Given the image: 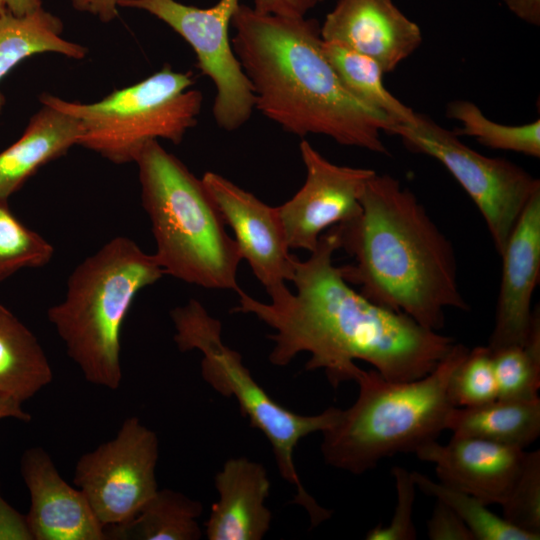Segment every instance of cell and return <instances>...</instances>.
I'll use <instances>...</instances> for the list:
<instances>
[{
    "instance_id": "1",
    "label": "cell",
    "mask_w": 540,
    "mask_h": 540,
    "mask_svg": "<svg viewBox=\"0 0 540 540\" xmlns=\"http://www.w3.org/2000/svg\"><path fill=\"white\" fill-rule=\"evenodd\" d=\"M337 250L333 226L306 260L294 257L290 282L295 292L285 284L267 292L269 302H261L240 289L231 312L254 315L273 330L268 336L273 342L271 364L286 366L298 354L309 353L305 370H323L335 389L353 380L355 360L369 363L392 382L429 374L454 339L362 295L334 265Z\"/></svg>"
},
{
    "instance_id": "2",
    "label": "cell",
    "mask_w": 540,
    "mask_h": 540,
    "mask_svg": "<svg viewBox=\"0 0 540 540\" xmlns=\"http://www.w3.org/2000/svg\"><path fill=\"white\" fill-rule=\"evenodd\" d=\"M360 203L356 218L334 226L339 249L352 259L338 266L346 282L434 331L443 328L447 308L469 309L453 245L413 191L375 173Z\"/></svg>"
},
{
    "instance_id": "3",
    "label": "cell",
    "mask_w": 540,
    "mask_h": 540,
    "mask_svg": "<svg viewBox=\"0 0 540 540\" xmlns=\"http://www.w3.org/2000/svg\"><path fill=\"white\" fill-rule=\"evenodd\" d=\"M231 26L254 107L266 118L299 137L324 135L340 145L389 153L381 134L395 123L344 88L323 52L317 20L239 4Z\"/></svg>"
},
{
    "instance_id": "4",
    "label": "cell",
    "mask_w": 540,
    "mask_h": 540,
    "mask_svg": "<svg viewBox=\"0 0 540 540\" xmlns=\"http://www.w3.org/2000/svg\"><path fill=\"white\" fill-rule=\"evenodd\" d=\"M468 351L455 342L429 374L406 382L388 381L376 370L358 367L353 376L359 386L356 401L322 432L325 463L360 475L385 458L414 453L436 441L455 407L451 377Z\"/></svg>"
},
{
    "instance_id": "5",
    "label": "cell",
    "mask_w": 540,
    "mask_h": 540,
    "mask_svg": "<svg viewBox=\"0 0 540 540\" xmlns=\"http://www.w3.org/2000/svg\"><path fill=\"white\" fill-rule=\"evenodd\" d=\"M135 163L156 243L154 255L164 275L238 292L242 258L202 179L158 140L147 143Z\"/></svg>"
},
{
    "instance_id": "6",
    "label": "cell",
    "mask_w": 540,
    "mask_h": 540,
    "mask_svg": "<svg viewBox=\"0 0 540 540\" xmlns=\"http://www.w3.org/2000/svg\"><path fill=\"white\" fill-rule=\"evenodd\" d=\"M162 276L156 256L124 236L112 238L72 271L64 299L47 317L88 382L119 388L123 323L137 294Z\"/></svg>"
},
{
    "instance_id": "7",
    "label": "cell",
    "mask_w": 540,
    "mask_h": 540,
    "mask_svg": "<svg viewBox=\"0 0 540 540\" xmlns=\"http://www.w3.org/2000/svg\"><path fill=\"white\" fill-rule=\"evenodd\" d=\"M174 342L181 352L202 354L201 376L217 393L238 403L241 414L269 441L282 478L295 488L293 502L303 507L311 527L328 520L332 511L307 492L294 461L298 443L306 436L329 429L340 408L329 407L316 415L297 414L276 402L253 378L239 352L222 338V324L196 299L170 311Z\"/></svg>"
},
{
    "instance_id": "8",
    "label": "cell",
    "mask_w": 540,
    "mask_h": 540,
    "mask_svg": "<svg viewBox=\"0 0 540 540\" xmlns=\"http://www.w3.org/2000/svg\"><path fill=\"white\" fill-rule=\"evenodd\" d=\"M192 72H177L168 64L144 80L115 90L94 103L67 101L42 93L40 102L77 118L83 134L78 145L114 164L136 161L153 140L182 142L197 124L203 96Z\"/></svg>"
},
{
    "instance_id": "9",
    "label": "cell",
    "mask_w": 540,
    "mask_h": 540,
    "mask_svg": "<svg viewBox=\"0 0 540 540\" xmlns=\"http://www.w3.org/2000/svg\"><path fill=\"white\" fill-rule=\"evenodd\" d=\"M389 134L401 138L407 150L439 161L461 185L484 218L498 255L540 181L504 158L487 157L461 142L458 135L428 115L417 113L411 123H397Z\"/></svg>"
},
{
    "instance_id": "10",
    "label": "cell",
    "mask_w": 540,
    "mask_h": 540,
    "mask_svg": "<svg viewBox=\"0 0 540 540\" xmlns=\"http://www.w3.org/2000/svg\"><path fill=\"white\" fill-rule=\"evenodd\" d=\"M239 0H218L206 8L176 0H122L119 7L146 11L167 24L193 49L197 66L215 86L212 106L218 127L235 131L250 119L254 94L233 50L229 29Z\"/></svg>"
},
{
    "instance_id": "11",
    "label": "cell",
    "mask_w": 540,
    "mask_h": 540,
    "mask_svg": "<svg viewBox=\"0 0 540 540\" xmlns=\"http://www.w3.org/2000/svg\"><path fill=\"white\" fill-rule=\"evenodd\" d=\"M159 458L157 434L138 417H128L114 438L83 454L73 483L106 528L133 518L155 495Z\"/></svg>"
},
{
    "instance_id": "12",
    "label": "cell",
    "mask_w": 540,
    "mask_h": 540,
    "mask_svg": "<svg viewBox=\"0 0 540 540\" xmlns=\"http://www.w3.org/2000/svg\"><path fill=\"white\" fill-rule=\"evenodd\" d=\"M299 151L306 168L305 182L276 208L289 249L311 253L324 232L361 213V195L376 172L334 164L306 140L300 142Z\"/></svg>"
},
{
    "instance_id": "13",
    "label": "cell",
    "mask_w": 540,
    "mask_h": 540,
    "mask_svg": "<svg viewBox=\"0 0 540 540\" xmlns=\"http://www.w3.org/2000/svg\"><path fill=\"white\" fill-rule=\"evenodd\" d=\"M201 179L232 229L242 260L266 291L290 282L295 256L289 252L277 208L218 173L207 171Z\"/></svg>"
},
{
    "instance_id": "14",
    "label": "cell",
    "mask_w": 540,
    "mask_h": 540,
    "mask_svg": "<svg viewBox=\"0 0 540 540\" xmlns=\"http://www.w3.org/2000/svg\"><path fill=\"white\" fill-rule=\"evenodd\" d=\"M502 273L490 351L524 345L534 319L531 309L540 279V190L525 206L500 254Z\"/></svg>"
},
{
    "instance_id": "15",
    "label": "cell",
    "mask_w": 540,
    "mask_h": 540,
    "mask_svg": "<svg viewBox=\"0 0 540 540\" xmlns=\"http://www.w3.org/2000/svg\"><path fill=\"white\" fill-rule=\"evenodd\" d=\"M324 41L339 43L394 71L421 45L423 35L392 0H338L320 26Z\"/></svg>"
},
{
    "instance_id": "16",
    "label": "cell",
    "mask_w": 540,
    "mask_h": 540,
    "mask_svg": "<svg viewBox=\"0 0 540 540\" xmlns=\"http://www.w3.org/2000/svg\"><path fill=\"white\" fill-rule=\"evenodd\" d=\"M20 472L30 494L25 516L34 540H107L105 527L79 488L70 486L41 447L25 450Z\"/></svg>"
},
{
    "instance_id": "17",
    "label": "cell",
    "mask_w": 540,
    "mask_h": 540,
    "mask_svg": "<svg viewBox=\"0 0 540 540\" xmlns=\"http://www.w3.org/2000/svg\"><path fill=\"white\" fill-rule=\"evenodd\" d=\"M434 463L441 483L466 492L486 505H502L525 461L526 451L473 437H454L446 445L432 441L415 452Z\"/></svg>"
},
{
    "instance_id": "18",
    "label": "cell",
    "mask_w": 540,
    "mask_h": 540,
    "mask_svg": "<svg viewBox=\"0 0 540 540\" xmlns=\"http://www.w3.org/2000/svg\"><path fill=\"white\" fill-rule=\"evenodd\" d=\"M214 485L219 499L204 524L207 539H263L272 523L266 506L271 483L265 467L246 457L230 458L216 473Z\"/></svg>"
},
{
    "instance_id": "19",
    "label": "cell",
    "mask_w": 540,
    "mask_h": 540,
    "mask_svg": "<svg viewBox=\"0 0 540 540\" xmlns=\"http://www.w3.org/2000/svg\"><path fill=\"white\" fill-rule=\"evenodd\" d=\"M22 134L0 152V200L8 201L42 166L78 145L83 134L80 121L42 104Z\"/></svg>"
},
{
    "instance_id": "20",
    "label": "cell",
    "mask_w": 540,
    "mask_h": 540,
    "mask_svg": "<svg viewBox=\"0 0 540 540\" xmlns=\"http://www.w3.org/2000/svg\"><path fill=\"white\" fill-rule=\"evenodd\" d=\"M447 429L454 437L480 438L524 449L540 435V398H496L473 407H454Z\"/></svg>"
},
{
    "instance_id": "21",
    "label": "cell",
    "mask_w": 540,
    "mask_h": 540,
    "mask_svg": "<svg viewBox=\"0 0 540 540\" xmlns=\"http://www.w3.org/2000/svg\"><path fill=\"white\" fill-rule=\"evenodd\" d=\"M52 380V367L37 337L0 304V394L23 403Z\"/></svg>"
},
{
    "instance_id": "22",
    "label": "cell",
    "mask_w": 540,
    "mask_h": 540,
    "mask_svg": "<svg viewBox=\"0 0 540 540\" xmlns=\"http://www.w3.org/2000/svg\"><path fill=\"white\" fill-rule=\"evenodd\" d=\"M60 18L43 9L16 16L7 10L0 13V80L24 59L53 52L73 59H83L86 47L62 37ZM4 97L0 93V112Z\"/></svg>"
},
{
    "instance_id": "23",
    "label": "cell",
    "mask_w": 540,
    "mask_h": 540,
    "mask_svg": "<svg viewBox=\"0 0 540 540\" xmlns=\"http://www.w3.org/2000/svg\"><path fill=\"white\" fill-rule=\"evenodd\" d=\"M201 502L181 492L158 489L130 520L105 528L107 539L116 540H198Z\"/></svg>"
},
{
    "instance_id": "24",
    "label": "cell",
    "mask_w": 540,
    "mask_h": 540,
    "mask_svg": "<svg viewBox=\"0 0 540 540\" xmlns=\"http://www.w3.org/2000/svg\"><path fill=\"white\" fill-rule=\"evenodd\" d=\"M322 49L340 82L355 99L395 124L414 120L416 112L384 86L385 73L375 60L335 42L323 40Z\"/></svg>"
},
{
    "instance_id": "25",
    "label": "cell",
    "mask_w": 540,
    "mask_h": 540,
    "mask_svg": "<svg viewBox=\"0 0 540 540\" xmlns=\"http://www.w3.org/2000/svg\"><path fill=\"white\" fill-rule=\"evenodd\" d=\"M446 116L461 124L457 135L474 137L491 149L512 151L534 158L540 157V120L524 125H504L487 118L481 109L468 100L448 103Z\"/></svg>"
},
{
    "instance_id": "26",
    "label": "cell",
    "mask_w": 540,
    "mask_h": 540,
    "mask_svg": "<svg viewBox=\"0 0 540 540\" xmlns=\"http://www.w3.org/2000/svg\"><path fill=\"white\" fill-rule=\"evenodd\" d=\"M498 397L533 400L540 387V311L535 309L529 337L524 345L491 351Z\"/></svg>"
},
{
    "instance_id": "27",
    "label": "cell",
    "mask_w": 540,
    "mask_h": 540,
    "mask_svg": "<svg viewBox=\"0 0 540 540\" xmlns=\"http://www.w3.org/2000/svg\"><path fill=\"white\" fill-rule=\"evenodd\" d=\"M411 473L416 487L449 506L464 521L475 540L540 539V536L522 531L494 514L478 498L441 482L436 483L419 472Z\"/></svg>"
},
{
    "instance_id": "28",
    "label": "cell",
    "mask_w": 540,
    "mask_h": 540,
    "mask_svg": "<svg viewBox=\"0 0 540 540\" xmlns=\"http://www.w3.org/2000/svg\"><path fill=\"white\" fill-rule=\"evenodd\" d=\"M54 247L25 226L0 200V283L24 268H40L54 256Z\"/></svg>"
},
{
    "instance_id": "29",
    "label": "cell",
    "mask_w": 540,
    "mask_h": 540,
    "mask_svg": "<svg viewBox=\"0 0 540 540\" xmlns=\"http://www.w3.org/2000/svg\"><path fill=\"white\" fill-rule=\"evenodd\" d=\"M449 394L455 407L479 406L498 397L491 351L487 346L469 349L451 377Z\"/></svg>"
},
{
    "instance_id": "30",
    "label": "cell",
    "mask_w": 540,
    "mask_h": 540,
    "mask_svg": "<svg viewBox=\"0 0 540 540\" xmlns=\"http://www.w3.org/2000/svg\"><path fill=\"white\" fill-rule=\"evenodd\" d=\"M501 506L508 523L540 536V450L526 452L522 470Z\"/></svg>"
},
{
    "instance_id": "31",
    "label": "cell",
    "mask_w": 540,
    "mask_h": 540,
    "mask_svg": "<svg viewBox=\"0 0 540 540\" xmlns=\"http://www.w3.org/2000/svg\"><path fill=\"white\" fill-rule=\"evenodd\" d=\"M395 479L397 504L387 526L377 525L366 534L368 540H414L416 528L412 520L416 485L412 473L395 466L391 470Z\"/></svg>"
},
{
    "instance_id": "32",
    "label": "cell",
    "mask_w": 540,
    "mask_h": 540,
    "mask_svg": "<svg viewBox=\"0 0 540 540\" xmlns=\"http://www.w3.org/2000/svg\"><path fill=\"white\" fill-rule=\"evenodd\" d=\"M427 532L431 540H475L464 521L440 500L427 521Z\"/></svg>"
},
{
    "instance_id": "33",
    "label": "cell",
    "mask_w": 540,
    "mask_h": 540,
    "mask_svg": "<svg viewBox=\"0 0 540 540\" xmlns=\"http://www.w3.org/2000/svg\"><path fill=\"white\" fill-rule=\"evenodd\" d=\"M253 9L260 13L283 16H305L321 0H252Z\"/></svg>"
},
{
    "instance_id": "34",
    "label": "cell",
    "mask_w": 540,
    "mask_h": 540,
    "mask_svg": "<svg viewBox=\"0 0 540 540\" xmlns=\"http://www.w3.org/2000/svg\"><path fill=\"white\" fill-rule=\"evenodd\" d=\"M0 539L32 540L26 517L20 515L0 496Z\"/></svg>"
},
{
    "instance_id": "35",
    "label": "cell",
    "mask_w": 540,
    "mask_h": 540,
    "mask_svg": "<svg viewBox=\"0 0 540 540\" xmlns=\"http://www.w3.org/2000/svg\"><path fill=\"white\" fill-rule=\"evenodd\" d=\"M122 0H69L79 12L89 13L101 22L108 23L118 16L119 3Z\"/></svg>"
},
{
    "instance_id": "36",
    "label": "cell",
    "mask_w": 540,
    "mask_h": 540,
    "mask_svg": "<svg viewBox=\"0 0 540 540\" xmlns=\"http://www.w3.org/2000/svg\"><path fill=\"white\" fill-rule=\"evenodd\" d=\"M508 10L521 21L540 25V0H502Z\"/></svg>"
},
{
    "instance_id": "37",
    "label": "cell",
    "mask_w": 540,
    "mask_h": 540,
    "mask_svg": "<svg viewBox=\"0 0 540 540\" xmlns=\"http://www.w3.org/2000/svg\"><path fill=\"white\" fill-rule=\"evenodd\" d=\"M4 418H14L28 422L31 420V415L22 408L21 402L10 396L0 394V420Z\"/></svg>"
},
{
    "instance_id": "38",
    "label": "cell",
    "mask_w": 540,
    "mask_h": 540,
    "mask_svg": "<svg viewBox=\"0 0 540 540\" xmlns=\"http://www.w3.org/2000/svg\"><path fill=\"white\" fill-rule=\"evenodd\" d=\"M4 8L16 16L30 14L42 7L41 0H0Z\"/></svg>"
},
{
    "instance_id": "39",
    "label": "cell",
    "mask_w": 540,
    "mask_h": 540,
    "mask_svg": "<svg viewBox=\"0 0 540 540\" xmlns=\"http://www.w3.org/2000/svg\"><path fill=\"white\" fill-rule=\"evenodd\" d=\"M4 10H6V9H5L4 6L0 3V13L3 12Z\"/></svg>"
},
{
    "instance_id": "40",
    "label": "cell",
    "mask_w": 540,
    "mask_h": 540,
    "mask_svg": "<svg viewBox=\"0 0 540 540\" xmlns=\"http://www.w3.org/2000/svg\"><path fill=\"white\" fill-rule=\"evenodd\" d=\"M324 1V0H321V2Z\"/></svg>"
}]
</instances>
